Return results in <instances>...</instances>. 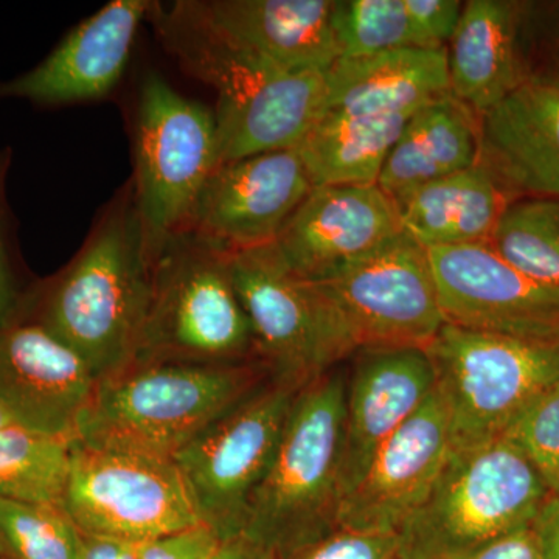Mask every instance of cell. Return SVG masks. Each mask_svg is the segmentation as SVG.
Wrapping results in <instances>:
<instances>
[{"label":"cell","mask_w":559,"mask_h":559,"mask_svg":"<svg viewBox=\"0 0 559 559\" xmlns=\"http://www.w3.org/2000/svg\"><path fill=\"white\" fill-rule=\"evenodd\" d=\"M502 437L520 448L549 492H559V382L533 400Z\"/></svg>","instance_id":"31"},{"label":"cell","mask_w":559,"mask_h":559,"mask_svg":"<svg viewBox=\"0 0 559 559\" xmlns=\"http://www.w3.org/2000/svg\"><path fill=\"white\" fill-rule=\"evenodd\" d=\"M72 444L16 423L0 426V498L61 507Z\"/></svg>","instance_id":"27"},{"label":"cell","mask_w":559,"mask_h":559,"mask_svg":"<svg viewBox=\"0 0 559 559\" xmlns=\"http://www.w3.org/2000/svg\"><path fill=\"white\" fill-rule=\"evenodd\" d=\"M311 189L297 150L224 162L202 189L187 230L229 252L272 245Z\"/></svg>","instance_id":"14"},{"label":"cell","mask_w":559,"mask_h":559,"mask_svg":"<svg viewBox=\"0 0 559 559\" xmlns=\"http://www.w3.org/2000/svg\"><path fill=\"white\" fill-rule=\"evenodd\" d=\"M528 3L468 0L447 46L450 92L484 116L533 75L525 55Z\"/></svg>","instance_id":"22"},{"label":"cell","mask_w":559,"mask_h":559,"mask_svg":"<svg viewBox=\"0 0 559 559\" xmlns=\"http://www.w3.org/2000/svg\"><path fill=\"white\" fill-rule=\"evenodd\" d=\"M229 266L272 380L304 389L349 358L318 286L290 271L274 245L229 252Z\"/></svg>","instance_id":"12"},{"label":"cell","mask_w":559,"mask_h":559,"mask_svg":"<svg viewBox=\"0 0 559 559\" xmlns=\"http://www.w3.org/2000/svg\"><path fill=\"white\" fill-rule=\"evenodd\" d=\"M532 528L544 559H559V492H549L544 499L532 521Z\"/></svg>","instance_id":"37"},{"label":"cell","mask_w":559,"mask_h":559,"mask_svg":"<svg viewBox=\"0 0 559 559\" xmlns=\"http://www.w3.org/2000/svg\"><path fill=\"white\" fill-rule=\"evenodd\" d=\"M61 509L84 536L142 546L202 524L175 460L73 441Z\"/></svg>","instance_id":"11"},{"label":"cell","mask_w":559,"mask_h":559,"mask_svg":"<svg viewBox=\"0 0 559 559\" xmlns=\"http://www.w3.org/2000/svg\"><path fill=\"white\" fill-rule=\"evenodd\" d=\"M148 0H116L80 22L36 68L0 81V100L21 98L39 106L97 100L119 84Z\"/></svg>","instance_id":"19"},{"label":"cell","mask_w":559,"mask_h":559,"mask_svg":"<svg viewBox=\"0 0 559 559\" xmlns=\"http://www.w3.org/2000/svg\"><path fill=\"white\" fill-rule=\"evenodd\" d=\"M213 559H277L270 550L263 549L259 544L246 539L245 536H237L223 540L219 550Z\"/></svg>","instance_id":"39"},{"label":"cell","mask_w":559,"mask_h":559,"mask_svg":"<svg viewBox=\"0 0 559 559\" xmlns=\"http://www.w3.org/2000/svg\"><path fill=\"white\" fill-rule=\"evenodd\" d=\"M347 370L305 385L271 468L250 498L241 536L288 559L340 528Z\"/></svg>","instance_id":"4"},{"label":"cell","mask_w":559,"mask_h":559,"mask_svg":"<svg viewBox=\"0 0 559 559\" xmlns=\"http://www.w3.org/2000/svg\"><path fill=\"white\" fill-rule=\"evenodd\" d=\"M151 290L153 261L131 183L75 259L28 290L20 318L44 326L102 380L134 360Z\"/></svg>","instance_id":"1"},{"label":"cell","mask_w":559,"mask_h":559,"mask_svg":"<svg viewBox=\"0 0 559 559\" xmlns=\"http://www.w3.org/2000/svg\"><path fill=\"white\" fill-rule=\"evenodd\" d=\"M271 374L261 362H131L98 380L76 440L92 450L175 459Z\"/></svg>","instance_id":"3"},{"label":"cell","mask_w":559,"mask_h":559,"mask_svg":"<svg viewBox=\"0 0 559 559\" xmlns=\"http://www.w3.org/2000/svg\"><path fill=\"white\" fill-rule=\"evenodd\" d=\"M516 198L479 159L421 187L399 205L401 227L425 249L484 245Z\"/></svg>","instance_id":"25"},{"label":"cell","mask_w":559,"mask_h":559,"mask_svg":"<svg viewBox=\"0 0 559 559\" xmlns=\"http://www.w3.org/2000/svg\"><path fill=\"white\" fill-rule=\"evenodd\" d=\"M148 17L183 70L215 91L219 164L299 148L323 112L326 72L283 69L235 46L189 0L168 9L151 2Z\"/></svg>","instance_id":"2"},{"label":"cell","mask_w":559,"mask_h":559,"mask_svg":"<svg viewBox=\"0 0 559 559\" xmlns=\"http://www.w3.org/2000/svg\"><path fill=\"white\" fill-rule=\"evenodd\" d=\"M426 352L450 403L454 450L499 439L533 400L559 382V344L444 323Z\"/></svg>","instance_id":"7"},{"label":"cell","mask_w":559,"mask_h":559,"mask_svg":"<svg viewBox=\"0 0 559 559\" xmlns=\"http://www.w3.org/2000/svg\"><path fill=\"white\" fill-rule=\"evenodd\" d=\"M333 28L340 58L399 49H429L404 0H334Z\"/></svg>","instance_id":"30"},{"label":"cell","mask_w":559,"mask_h":559,"mask_svg":"<svg viewBox=\"0 0 559 559\" xmlns=\"http://www.w3.org/2000/svg\"><path fill=\"white\" fill-rule=\"evenodd\" d=\"M10 154H0V329L20 318L27 293H22L11 250L9 209L5 201V180Z\"/></svg>","instance_id":"33"},{"label":"cell","mask_w":559,"mask_h":559,"mask_svg":"<svg viewBox=\"0 0 559 559\" xmlns=\"http://www.w3.org/2000/svg\"><path fill=\"white\" fill-rule=\"evenodd\" d=\"M411 116H349L323 110L297 148L312 187L378 183Z\"/></svg>","instance_id":"26"},{"label":"cell","mask_w":559,"mask_h":559,"mask_svg":"<svg viewBox=\"0 0 559 559\" xmlns=\"http://www.w3.org/2000/svg\"><path fill=\"white\" fill-rule=\"evenodd\" d=\"M98 378L39 323L16 319L0 329V406L22 428L75 441Z\"/></svg>","instance_id":"16"},{"label":"cell","mask_w":559,"mask_h":559,"mask_svg":"<svg viewBox=\"0 0 559 559\" xmlns=\"http://www.w3.org/2000/svg\"><path fill=\"white\" fill-rule=\"evenodd\" d=\"M480 159V120L451 92L412 114L378 186L399 207L414 191Z\"/></svg>","instance_id":"24"},{"label":"cell","mask_w":559,"mask_h":559,"mask_svg":"<svg viewBox=\"0 0 559 559\" xmlns=\"http://www.w3.org/2000/svg\"><path fill=\"white\" fill-rule=\"evenodd\" d=\"M221 544L212 528L198 524L142 544L138 559H213Z\"/></svg>","instance_id":"34"},{"label":"cell","mask_w":559,"mask_h":559,"mask_svg":"<svg viewBox=\"0 0 559 559\" xmlns=\"http://www.w3.org/2000/svg\"><path fill=\"white\" fill-rule=\"evenodd\" d=\"M549 489L506 437L452 450L428 498L396 532L400 559H474L528 527Z\"/></svg>","instance_id":"5"},{"label":"cell","mask_w":559,"mask_h":559,"mask_svg":"<svg viewBox=\"0 0 559 559\" xmlns=\"http://www.w3.org/2000/svg\"><path fill=\"white\" fill-rule=\"evenodd\" d=\"M353 356L345 389L342 500L382 444L428 400L437 381L426 348H364Z\"/></svg>","instance_id":"18"},{"label":"cell","mask_w":559,"mask_h":559,"mask_svg":"<svg viewBox=\"0 0 559 559\" xmlns=\"http://www.w3.org/2000/svg\"><path fill=\"white\" fill-rule=\"evenodd\" d=\"M314 283L348 356L364 348H426L447 323L428 249L404 230Z\"/></svg>","instance_id":"9"},{"label":"cell","mask_w":559,"mask_h":559,"mask_svg":"<svg viewBox=\"0 0 559 559\" xmlns=\"http://www.w3.org/2000/svg\"><path fill=\"white\" fill-rule=\"evenodd\" d=\"M450 92L447 49H399L340 58L326 70L323 110L349 116L414 114Z\"/></svg>","instance_id":"23"},{"label":"cell","mask_w":559,"mask_h":559,"mask_svg":"<svg viewBox=\"0 0 559 559\" xmlns=\"http://www.w3.org/2000/svg\"><path fill=\"white\" fill-rule=\"evenodd\" d=\"M474 559H544L532 525L496 539Z\"/></svg>","instance_id":"36"},{"label":"cell","mask_w":559,"mask_h":559,"mask_svg":"<svg viewBox=\"0 0 559 559\" xmlns=\"http://www.w3.org/2000/svg\"><path fill=\"white\" fill-rule=\"evenodd\" d=\"M288 559H400L396 535L336 528Z\"/></svg>","instance_id":"32"},{"label":"cell","mask_w":559,"mask_h":559,"mask_svg":"<svg viewBox=\"0 0 559 559\" xmlns=\"http://www.w3.org/2000/svg\"><path fill=\"white\" fill-rule=\"evenodd\" d=\"M451 409L439 385L377 452L342 500L340 527L396 535L425 502L451 457Z\"/></svg>","instance_id":"15"},{"label":"cell","mask_w":559,"mask_h":559,"mask_svg":"<svg viewBox=\"0 0 559 559\" xmlns=\"http://www.w3.org/2000/svg\"><path fill=\"white\" fill-rule=\"evenodd\" d=\"M488 245L514 267L559 288V198H518Z\"/></svg>","instance_id":"28"},{"label":"cell","mask_w":559,"mask_h":559,"mask_svg":"<svg viewBox=\"0 0 559 559\" xmlns=\"http://www.w3.org/2000/svg\"><path fill=\"white\" fill-rule=\"evenodd\" d=\"M400 231L399 209L378 183L318 186L272 245L290 271L319 282Z\"/></svg>","instance_id":"17"},{"label":"cell","mask_w":559,"mask_h":559,"mask_svg":"<svg viewBox=\"0 0 559 559\" xmlns=\"http://www.w3.org/2000/svg\"><path fill=\"white\" fill-rule=\"evenodd\" d=\"M139 546L84 536L81 559H138Z\"/></svg>","instance_id":"38"},{"label":"cell","mask_w":559,"mask_h":559,"mask_svg":"<svg viewBox=\"0 0 559 559\" xmlns=\"http://www.w3.org/2000/svg\"><path fill=\"white\" fill-rule=\"evenodd\" d=\"M444 320L463 329L559 344V288L484 245L428 249Z\"/></svg>","instance_id":"13"},{"label":"cell","mask_w":559,"mask_h":559,"mask_svg":"<svg viewBox=\"0 0 559 559\" xmlns=\"http://www.w3.org/2000/svg\"><path fill=\"white\" fill-rule=\"evenodd\" d=\"M209 27L280 68L326 72L340 60L334 0H189Z\"/></svg>","instance_id":"21"},{"label":"cell","mask_w":559,"mask_h":559,"mask_svg":"<svg viewBox=\"0 0 559 559\" xmlns=\"http://www.w3.org/2000/svg\"><path fill=\"white\" fill-rule=\"evenodd\" d=\"M480 120V160L514 198H559V81L533 73Z\"/></svg>","instance_id":"20"},{"label":"cell","mask_w":559,"mask_h":559,"mask_svg":"<svg viewBox=\"0 0 559 559\" xmlns=\"http://www.w3.org/2000/svg\"><path fill=\"white\" fill-rule=\"evenodd\" d=\"M83 547L60 506L0 498V559H81Z\"/></svg>","instance_id":"29"},{"label":"cell","mask_w":559,"mask_h":559,"mask_svg":"<svg viewBox=\"0 0 559 559\" xmlns=\"http://www.w3.org/2000/svg\"><path fill=\"white\" fill-rule=\"evenodd\" d=\"M300 390L270 378L173 459L202 524L221 539L241 536Z\"/></svg>","instance_id":"10"},{"label":"cell","mask_w":559,"mask_h":559,"mask_svg":"<svg viewBox=\"0 0 559 559\" xmlns=\"http://www.w3.org/2000/svg\"><path fill=\"white\" fill-rule=\"evenodd\" d=\"M460 0H404L407 14L429 49H447L462 17Z\"/></svg>","instance_id":"35"},{"label":"cell","mask_w":559,"mask_h":559,"mask_svg":"<svg viewBox=\"0 0 559 559\" xmlns=\"http://www.w3.org/2000/svg\"><path fill=\"white\" fill-rule=\"evenodd\" d=\"M551 79H555L559 81V36H558V44H557V72L551 73Z\"/></svg>","instance_id":"40"},{"label":"cell","mask_w":559,"mask_h":559,"mask_svg":"<svg viewBox=\"0 0 559 559\" xmlns=\"http://www.w3.org/2000/svg\"><path fill=\"white\" fill-rule=\"evenodd\" d=\"M260 362L230 275L229 250L194 231L175 235L153 260L148 314L132 362Z\"/></svg>","instance_id":"6"},{"label":"cell","mask_w":559,"mask_h":559,"mask_svg":"<svg viewBox=\"0 0 559 559\" xmlns=\"http://www.w3.org/2000/svg\"><path fill=\"white\" fill-rule=\"evenodd\" d=\"M218 164L215 112L148 73L139 92L132 187L151 261L165 242L189 229Z\"/></svg>","instance_id":"8"}]
</instances>
